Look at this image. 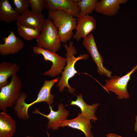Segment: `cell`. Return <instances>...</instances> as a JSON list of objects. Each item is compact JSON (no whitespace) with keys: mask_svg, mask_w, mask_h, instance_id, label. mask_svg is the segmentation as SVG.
<instances>
[{"mask_svg":"<svg viewBox=\"0 0 137 137\" xmlns=\"http://www.w3.org/2000/svg\"><path fill=\"white\" fill-rule=\"evenodd\" d=\"M82 44L88 51L96 64L97 72L101 75H104L110 79L112 77L111 71L103 65L104 60L98 52L94 36L91 33L83 39Z\"/></svg>","mask_w":137,"mask_h":137,"instance_id":"8","label":"cell"},{"mask_svg":"<svg viewBox=\"0 0 137 137\" xmlns=\"http://www.w3.org/2000/svg\"><path fill=\"white\" fill-rule=\"evenodd\" d=\"M46 8L48 10H59L69 13L78 19L80 9L78 3L74 0H45Z\"/></svg>","mask_w":137,"mask_h":137,"instance_id":"11","label":"cell"},{"mask_svg":"<svg viewBox=\"0 0 137 137\" xmlns=\"http://www.w3.org/2000/svg\"><path fill=\"white\" fill-rule=\"evenodd\" d=\"M52 107L51 106H49L50 112L47 115L41 113L37 108L35 109L32 113L34 114H39L47 118L48 121L47 128L49 129L55 130L59 129L60 123L61 122L67 119L69 112L65 109L62 103L58 104L57 111H54Z\"/></svg>","mask_w":137,"mask_h":137,"instance_id":"9","label":"cell"},{"mask_svg":"<svg viewBox=\"0 0 137 137\" xmlns=\"http://www.w3.org/2000/svg\"><path fill=\"white\" fill-rule=\"evenodd\" d=\"M15 121L6 112H0V137H13L15 132Z\"/></svg>","mask_w":137,"mask_h":137,"instance_id":"17","label":"cell"},{"mask_svg":"<svg viewBox=\"0 0 137 137\" xmlns=\"http://www.w3.org/2000/svg\"><path fill=\"white\" fill-rule=\"evenodd\" d=\"M46 133H47V136H48V137H50L49 136V133H48L47 132V131Z\"/></svg>","mask_w":137,"mask_h":137,"instance_id":"26","label":"cell"},{"mask_svg":"<svg viewBox=\"0 0 137 137\" xmlns=\"http://www.w3.org/2000/svg\"><path fill=\"white\" fill-rule=\"evenodd\" d=\"M31 11L38 14L42 13L43 10L46 8L45 0H29Z\"/></svg>","mask_w":137,"mask_h":137,"instance_id":"23","label":"cell"},{"mask_svg":"<svg viewBox=\"0 0 137 137\" xmlns=\"http://www.w3.org/2000/svg\"><path fill=\"white\" fill-rule=\"evenodd\" d=\"M20 14L14 9L8 0L0 1V20L9 23L17 20Z\"/></svg>","mask_w":137,"mask_h":137,"instance_id":"19","label":"cell"},{"mask_svg":"<svg viewBox=\"0 0 137 137\" xmlns=\"http://www.w3.org/2000/svg\"><path fill=\"white\" fill-rule=\"evenodd\" d=\"M60 78L59 77L49 80H45L37 99L29 104H27L25 101V99L27 97V94L24 92H22L14 108L18 118L21 120L28 119L30 117L28 114V109L30 107L36 103L44 102L48 106H51L54 102V96L50 93L51 89L54 84L59 81Z\"/></svg>","mask_w":137,"mask_h":137,"instance_id":"1","label":"cell"},{"mask_svg":"<svg viewBox=\"0 0 137 137\" xmlns=\"http://www.w3.org/2000/svg\"><path fill=\"white\" fill-rule=\"evenodd\" d=\"M19 66L15 63L4 62L0 63V89L10 83L7 80L19 71Z\"/></svg>","mask_w":137,"mask_h":137,"instance_id":"18","label":"cell"},{"mask_svg":"<svg viewBox=\"0 0 137 137\" xmlns=\"http://www.w3.org/2000/svg\"><path fill=\"white\" fill-rule=\"evenodd\" d=\"M32 49L34 54L42 55L45 61H49L52 63L50 68L45 72L43 74V75L54 77L62 73L66 65V58L59 56L56 52L37 46H33Z\"/></svg>","mask_w":137,"mask_h":137,"instance_id":"6","label":"cell"},{"mask_svg":"<svg viewBox=\"0 0 137 137\" xmlns=\"http://www.w3.org/2000/svg\"><path fill=\"white\" fill-rule=\"evenodd\" d=\"M107 137H123L113 133H110L106 135Z\"/></svg>","mask_w":137,"mask_h":137,"instance_id":"24","label":"cell"},{"mask_svg":"<svg viewBox=\"0 0 137 137\" xmlns=\"http://www.w3.org/2000/svg\"><path fill=\"white\" fill-rule=\"evenodd\" d=\"M127 2V0H101L97 3L95 11L107 16H113L117 14L120 5Z\"/></svg>","mask_w":137,"mask_h":137,"instance_id":"15","label":"cell"},{"mask_svg":"<svg viewBox=\"0 0 137 137\" xmlns=\"http://www.w3.org/2000/svg\"><path fill=\"white\" fill-rule=\"evenodd\" d=\"M26 137H34L32 136H29V135H27V136H26Z\"/></svg>","mask_w":137,"mask_h":137,"instance_id":"27","label":"cell"},{"mask_svg":"<svg viewBox=\"0 0 137 137\" xmlns=\"http://www.w3.org/2000/svg\"><path fill=\"white\" fill-rule=\"evenodd\" d=\"M22 83L17 74L11 77L10 82L0 89V110L6 111L8 108L15 106L22 92Z\"/></svg>","mask_w":137,"mask_h":137,"instance_id":"4","label":"cell"},{"mask_svg":"<svg viewBox=\"0 0 137 137\" xmlns=\"http://www.w3.org/2000/svg\"><path fill=\"white\" fill-rule=\"evenodd\" d=\"M37 46L56 52L61 46L57 28L50 19H46L39 36L36 39Z\"/></svg>","mask_w":137,"mask_h":137,"instance_id":"5","label":"cell"},{"mask_svg":"<svg viewBox=\"0 0 137 137\" xmlns=\"http://www.w3.org/2000/svg\"><path fill=\"white\" fill-rule=\"evenodd\" d=\"M77 99L72 100L69 105H74L79 107L81 111V113L87 117L95 122L97 120L95 114L97 107L99 106V103H96L92 105L87 104L84 101L81 94L77 95Z\"/></svg>","mask_w":137,"mask_h":137,"instance_id":"16","label":"cell"},{"mask_svg":"<svg viewBox=\"0 0 137 137\" xmlns=\"http://www.w3.org/2000/svg\"><path fill=\"white\" fill-rule=\"evenodd\" d=\"M137 70V64L125 75L121 77L115 76L109 79L106 80L103 88L107 92L115 93L118 99L129 98V96L127 89L128 83L131 79V75Z\"/></svg>","mask_w":137,"mask_h":137,"instance_id":"7","label":"cell"},{"mask_svg":"<svg viewBox=\"0 0 137 137\" xmlns=\"http://www.w3.org/2000/svg\"><path fill=\"white\" fill-rule=\"evenodd\" d=\"M12 1L15 7L14 9L20 15L25 12L30 6L29 0H12Z\"/></svg>","mask_w":137,"mask_h":137,"instance_id":"22","label":"cell"},{"mask_svg":"<svg viewBox=\"0 0 137 137\" xmlns=\"http://www.w3.org/2000/svg\"><path fill=\"white\" fill-rule=\"evenodd\" d=\"M134 130L136 132H137V114L135 117V122L134 127Z\"/></svg>","mask_w":137,"mask_h":137,"instance_id":"25","label":"cell"},{"mask_svg":"<svg viewBox=\"0 0 137 137\" xmlns=\"http://www.w3.org/2000/svg\"><path fill=\"white\" fill-rule=\"evenodd\" d=\"M16 26L20 36L25 40H30L38 38L41 31L37 29L28 27L22 25L18 21Z\"/></svg>","mask_w":137,"mask_h":137,"instance_id":"20","label":"cell"},{"mask_svg":"<svg viewBox=\"0 0 137 137\" xmlns=\"http://www.w3.org/2000/svg\"><path fill=\"white\" fill-rule=\"evenodd\" d=\"M90 120L81 113H79L75 118L71 119H66L61 122L59 127L67 126L77 129L83 132L85 137H94L91 130L92 126Z\"/></svg>","mask_w":137,"mask_h":137,"instance_id":"13","label":"cell"},{"mask_svg":"<svg viewBox=\"0 0 137 137\" xmlns=\"http://www.w3.org/2000/svg\"><path fill=\"white\" fill-rule=\"evenodd\" d=\"M96 27V20L93 16L87 15L80 16L77 19L75 28L76 31L73 38L79 42L95 30Z\"/></svg>","mask_w":137,"mask_h":137,"instance_id":"10","label":"cell"},{"mask_svg":"<svg viewBox=\"0 0 137 137\" xmlns=\"http://www.w3.org/2000/svg\"><path fill=\"white\" fill-rule=\"evenodd\" d=\"M48 16L57 28L61 42L65 43L70 41L74 35L73 30L75 29L77 19L59 10H48Z\"/></svg>","mask_w":137,"mask_h":137,"instance_id":"3","label":"cell"},{"mask_svg":"<svg viewBox=\"0 0 137 137\" xmlns=\"http://www.w3.org/2000/svg\"><path fill=\"white\" fill-rule=\"evenodd\" d=\"M7 37H4V43L0 44V55L5 56L15 54L23 48L24 43L19 37L16 36L12 30Z\"/></svg>","mask_w":137,"mask_h":137,"instance_id":"12","label":"cell"},{"mask_svg":"<svg viewBox=\"0 0 137 137\" xmlns=\"http://www.w3.org/2000/svg\"><path fill=\"white\" fill-rule=\"evenodd\" d=\"M98 0H80L78 3L80 16L92 14L95 11Z\"/></svg>","mask_w":137,"mask_h":137,"instance_id":"21","label":"cell"},{"mask_svg":"<svg viewBox=\"0 0 137 137\" xmlns=\"http://www.w3.org/2000/svg\"><path fill=\"white\" fill-rule=\"evenodd\" d=\"M63 46L65 47L66 51L65 55L67 64L62 73V76L58 81L56 86L60 92H63L65 87H67L68 92L70 93H73L76 90L70 86L68 81L70 79L78 73L75 67V64L80 60L88 59L89 56L88 54H84L75 57L74 55L76 54L77 49L74 46L73 41L70 42L68 45L65 44Z\"/></svg>","mask_w":137,"mask_h":137,"instance_id":"2","label":"cell"},{"mask_svg":"<svg viewBox=\"0 0 137 137\" xmlns=\"http://www.w3.org/2000/svg\"><path fill=\"white\" fill-rule=\"evenodd\" d=\"M46 20L42 13H37L28 9L23 14L19 15L17 21L23 25L41 31Z\"/></svg>","mask_w":137,"mask_h":137,"instance_id":"14","label":"cell"}]
</instances>
